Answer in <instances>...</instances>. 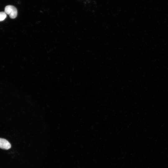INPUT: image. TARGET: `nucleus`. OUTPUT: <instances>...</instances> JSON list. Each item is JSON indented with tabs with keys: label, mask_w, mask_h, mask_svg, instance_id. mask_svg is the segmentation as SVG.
<instances>
[{
	"label": "nucleus",
	"mask_w": 168,
	"mask_h": 168,
	"mask_svg": "<svg viewBox=\"0 0 168 168\" xmlns=\"http://www.w3.org/2000/svg\"><path fill=\"white\" fill-rule=\"evenodd\" d=\"M4 12L7 14L9 15L10 18L12 19L15 18L17 14L16 8L12 5H9L6 6L5 8Z\"/></svg>",
	"instance_id": "1"
},
{
	"label": "nucleus",
	"mask_w": 168,
	"mask_h": 168,
	"mask_svg": "<svg viewBox=\"0 0 168 168\" xmlns=\"http://www.w3.org/2000/svg\"><path fill=\"white\" fill-rule=\"evenodd\" d=\"M11 145L10 142L7 140L0 138V148L8 150L11 148Z\"/></svg>",
	"instance_id": "2"
},
{
	"label": "nucleus",
	"mask_w": 168,
	"mask_h": 168,
	"mask_svg": "<svg viewBox=\"0 0 168 168\" xmlns=\"http://www.w3.org/2000/svg\"><path fill=\"white\" fill-rule=\"evenodd\" d=\"M7 14L4 12H0V21L4 20L7 17Z\"/></svg>",
	"instance_id": "3"
}]
</instances>
